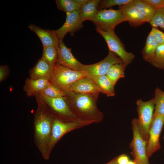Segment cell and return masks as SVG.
Listing matches in <instances>:
<instances>
[{
	"label": "cell",
	"instance_id": "cell-13",
	"mask_svg": "<svg viewBox=\"0 0 164 164\" xmlns=\"http://www.w3.org/2000/svg\"><path fill=\"white\" fill-rule=\"evenodd\" d=\"M79 10L66 13V21L62 26L56 30L59 40L63 39L68 32L73 36L74 33L83 27V22L79 16Z\"/></svg>",
	"mask_w": 164,
	"mask_h": 164
},
{
	"label": "cell",
	"instance_id": "cell-9",
	"mask_svg": "<svg viewBox=\"0 0 164 164\" xmlns=\"http://www.w3.org/2000/svg\"><path fill=\"white\" fill-rule=\"evenodd\" d=\"M133 138L130 144L131 154L137 164H149L146 152L147 142L142 137L138 129L137 118L132 121Z\"/></svg>",
	"mask_w": 164,
	"mask_h": 164
},
{
	"label": "cell",
	"instance_id": "cell-11",
	"mask_svg": "<svg viewBox=\"0 0 164 164\" xmlns=\"http://www.w3.org/2000/svg\"><path fill=\"white\" fill-rule=\"evenodd\" d=\"M164 125V115L153 117L149 129L146 148L148 158L160 149L159 138Z\"/></svg>",
	"mask_w": 164,
	"mask_h": 164
},
{
	"label": "cell",
	"instance_id": "cell-33",
	"mask_svg": "<svg viewBox=\"0 0 164 164\" xmlns=\"http://www.w3.org/2000/svg\"><path fill=\"white\" fill-rule=\"evenodd\" d=\"M9 73L8 67L6 65H0V82L4 80L7 77Z\"/></svg>",
	"mask_w": 164,
	"mask_h": 164
},
{
	"label": "cell",
	"instance_id": "cell-36",
	"mask_svg": "<svg viewBox=\"0 0 164 164\" xmlns=\"http://www.w3.org/2000/svg\"><path fill=\"white\" fill-rule=\"evenodd\" d=\"M127 164H137L136 162L134 161H132L129 160L128 163Z\"/></svg>",
	"mask_w": 164,
	"mask_h": 164
},
{
	"label": "cell",
	"instance_id": "cell-14",
	"mask_svg": "<svg viewBox=\"0 0 164 164\" xmlns=\"http://www.w3.org/2000/svg\"><path fill=\"white\" fill-rule=\"evenodd\" d=\"M69 91L97 97L100 93L97 85L87 76L84 77L77 80L71 86Z\"/></svg>",
	"mask_w": 164,
	"mask_h": 164
},
{
	"label": "cell",
	"instance_id": "cell-22",
	"mask_svg": "<svg viewBox=\"0 0 164 164\" xmlns=\"http://www.w3.org/2000/svg\"><path fill=\"white\" fill-rule=\"evenodd\" d=\"M88 0H56L57 8L66 13L79 11Z\"/></svg>",
	"mask_w": 164,
	"mask_h": 164
},
{
	"label": "cell",
	"instance_id": "cell-15",
	"mask_svg": "<svg viewBox=\"0 0 164 164\" xmlns=\"http://www.w3.org/2000/svg\"><path fill=\"white\" fill-rule=\"evenodd\" d=\"M133 1L118 6V8L124 16L126 21H128L131 26L137 27L147 22V21L144 16L137 9Z\"/></svg>",
	"mask_w": 164,
	"mask_h": 164
},
{
	"label": "cell",
	"instance_id": "cell-28",
	"mask_svg": "<svg viewBox=\"0 0 164 164\" xmlns=\"http://www.w3.org/2000/svg\"><path fill=\"white\" fill-rule=\"evenodd\" d=\"M151 64L158 68L164 70V44L158 46Z\"/></svg>",
	"mask_w": 164,
	"mask_h": 164
},
{
	"label": "cell",
	"instance_id": "cell-21",
	"mask_svg": "<svg viewBox=\"0 0 164 164\" xmlns=\"http://www.w3.org/2000/svg\"><path fill=\"white\" fill-rule=\"evenodd\" d=\"M90 78L97 85L100 93L106 95L108 97H112L115 95V85L111 82L106 75Z\"/></svg>",
	"mask_w": 164,
	"mask_h": 164
},
{
	"label": "cell",
	"instance_id": "cell-29",
	"mask_svg": "<svg viewBox=\"0 0 164 164\" xmlns=\"http://www.w3.org/2000/svg\"><path fill=\"white\" fill-rule=\"evenodd\" d=\"M149 23L152 28L159 27L164 31V7L156 9L154 16Z\"/></svg>",
	"mask_w": 164,
	"mask_h": 164
},
{
	"label": "cell",
	"instance_id": "cell-37",
	"mask_svg": "<svg viewBox=\"0 0 164 164\" xmlns=\"http://www.w3.org/2000/svg\"><path fill=\"white\" fill-rule=\"evenodd\" d=\"M163 139H164V137H163Z\"/></svg>",
	"mask_w": 164,
	"mask_h": 164
},
{
	"label": "cell",
	"instance_id": "cell-2",
	"mask_svg": "<svg viewBox=\"0 0 164 164\" xmlns=\"http://www.w3.org/2000/svg\"><path fill=\"white\" fill-rule=\"evenodd\" d=\"M65 100L77 117L95 120L101 118L102 113L96 104L98 97L89 95L67 92Z\"/></svg>",
	"mask_w": 164,
	"mask_h": 164
},
{
	"label": "cell",
	"instance_id": "cell-27",
	"mask_svg": "<svg viewBox=\"0 0 164 164\" xmlns=\"http://www.w3.org/2000/svg\"><path fill=\"white\" fill-rule=\"evenodd\" d=\"M39 93L51 97L63 98L66 92L50 83Z\"/></svg>",
	"mask_w": 164,
	"mask_h": 164
},
{
	"label": "cell",
	"instance_id": "cell-23",
	"mask_svg": "<svg viewBox=\"0 0 164 164\" xmlns=\"http://www.w3.org/2000/svg\"><path fill=\"white\" fill-rule=\"evenodd\" d=\"M126 67L124 63L114 64L109 68L106 75L115 85L118 80L124 77V71Z\"/></svg>",
	"mask_w": 164,
	"mask_h": 164
},
{
	"label": "cell",
	"instance_id": "cell-3",
	"mask_svg": "<svg viewBox=\"0 0 164 164\" xmlns=\"http://www.w3.org/2000/svg\"><path fill=\"white\" fill-rule=\"evenodd\" d=\"M87 74L85 71L74 70L56 63L54 65L50 83L65 92H68L72 85Z\"/></svg>",
	"mask_w": 164,
	"mask_h": 164
},
{
	"label": "cell",
	"instance_id": "cell-35",
	"mask_svg": "<svg viewBox=\"0 0 164 164\" xmlns=\"http://www.w3.org/2000/svg\"><path fill=\"white\" fill-rule=\"evenodd\" d=\"M117 158H115L106 164H117Z\"/></svg>",
	"mask_w": 164,
	"mask_h": 164
},
{
	"label": "cell",
	"instance_id": "cell-20",
	"mask_svg": "<svg viewBox=\"0 0 164 164\" xmlns=\"http://www.w3.org/2000/svg\"><path fill=\"white\" fill-rule=\"evenodd\" d=\"M159 45L150 32L142 51L143 58L146 61L151 64L154 57L156 49Z\"/></svg>",
	"mask_w": 164,
	"mask_h": 164
},
{
	"label": "cell",
	"instance_id": "cell-12",
	"mask_svg": "<svg viewBox=\"0 0 164 164\" xmlns=\"http://www.w3.org/2000/svg\"><path fill=\"white\" fill-rule=\"evenodd\" d=\"M71 50V49L65 46L63 40H60L57 48V63L61 65L74 70L84 71V64L76 59L73 55Z\"/></svg>",
	"mask_w": 164,
	"mask_h": 164
},
{
	"label": "cell",
	"instance_id": "cell-10",
	"mask_svg": "<svg viewBox=\"0 0 164 164\" xmlns=\"http://www.w3.org/2000/svg\"><path fill=\"white\" fill-rule=\"evenodd\" d=\"M120 63H123L121 59L109 51L107 56L100 61L92 64H84V71L87 73V76L90 78L105 75L111 66Z\"/></svg>",
	"mask_w": 164,
	"mask_h": 164
},
{
	"label": "cell",
	"instance_id": "cell-16",
	"mask_svg": "<svg viewBox=\"0 0 164 164\" xmlns=\"http://www.w3.org/2000/svg\"><path fill=\"white\" fill-rule=\"evenodd\" d=\"M28 27L39 37L43 48L49 46H53L57 48H58L60 40L56 30L43 29L33 24H30Z\"/></svg>",
	"mask_w": 164,
	"mask_h": 164
},
{
	"label": "cell",
	"instance_id": "cell-31",
	"mask_svg": "<svg viewBox=\"0 0 164 164\" xmlns=\"http://www.w3.org/2000/svg\"><path fill=\"white\" fill-rule=\"evenodd\" d=\"M150 32L159 45L164 44V32L155 28H152Z\"/></svg>",
	"mask_w": 164,
	"mask_h": 164
},
{
	"label": "cell",
	"instance_id": "cell-34",
	"mask_svg": "<svg viewBox=\"0 0 164 164\" xmlns=\"http://www.w3.org/2000/svg\"><path fill=\"white\" fill-rule=\"evenodd\" d=\"M129 161L128 156L125 154H122L117 157V164H127Z\"/></svg>",
	"mask_w": 164,
	"mask_h": 164
},
{
	"label": "cell",
	"instance_id": "cell-5",
	"mask_svg": "<svg viewBox=\"0 0 164 164\" xmlns=\"http://www.w3.org/2000/svg\"><path fill=\"white\" fill-rule=\"evenodd\" d=\"M138 115L137 124L139 132L142 137L147 142L149 128L153 117L155 109L154 98L144 101L142 99L136 102Z\"/></svg>",
	"mask_w": 164,
	"mask_h": 164
},
{
	"label": "cell",
	"instance_id": "cell-25",
	"mask_svg": "<svg viewBox=\"0 0 164 164\" xmlns=\"http://www.w3.org/2000/svg\"><path fill=\"white\" fill-rule=\"evenodd\" d=\"M154 94L155 110L153 117L164 115V92L157 87Z\"/></svg>",
	"mask_w": 164,
	"mask_h": 164
},
{
	"label": "cell",
	"instance_id": "cell-8",
	"mask_svg": "<svg viewBox=\"0 0 164 164\" xmlns=\"http://www.w3.org/2000/svg\"><path fill=\"white\" fill-rule=\"evenodd\" d=\"M82 121H65L53 117L52 130L45 160L50 158L51 152L55 144L65 134L79 126Z\"/></svg>",
	"mask_w": 164,
	"mask_h": 164
},
{
	"label": "cell",
	"instance_id": "cell-17",
	"mask_svg": "<svg viewBox=\"0 0 164 164\" xmlns=\"http://www.w3.org/2000/svg\"><path fill=\"white\" fill-rule=\"evenodd\" d=\"M54 66L43 58L39 59L35 66L29 71L30 78L32 79H44L50 80L52 76Z\"/></svg>",
	"mask_w": 164,
	"mask_h": 164
},
{
	"label": "cell",
	"instance_id": "cell-18",
	"mask_svg": "<svg viewBox=\"0 0 164 164\" xmlns=\"http://www.w3.org/2000/svg\"><path fill=\"white\" fill-rule=\"evenodd\" d=\"M49 80H34L27 77L26 79L23 89L28 97L35 96L46 86L50 84Z\"/></svg>",
	"mask_w": 164,
	"mask_h": 164
},
{
	"label": "cell",
	"instance_id": "cell-6",
	"mask_svg": "<svg viewBox=\"0 0 164 164\" xmlns=\"http://www.w3.org/2000/svg\"><path fill=\"white\" fill-rule=\"evenodd\" d=\"M95 29L96 32L104 39L109 51L120 57L127 66L132 63L135 58V55L132 53L126 50L124 44L115 34L114 30L105 31L97 26H96Z\"/></svg>",
	"mask_w": 164,
	"mask_h": 164
},
{
	"label": "cell",
	"instance_id": "cell-7",
	"mask_svg": "<svg viewBox=\"0 0 164 164\" xmlns=\"http://www.w3.org/2000/svg\"><path fill=\"white\" fill-rule=\"evenodd\" d=\"M91 21L96 26L105 31H109L114 30L116 26L126 20L119 9L115 10L110 9L98 11Z\"/></svg>",
	"mask_w": 164,
	"mask_h": 164
},
{
	"label": "cell",
	"instance_id": "cell-24",
	"mask_svg": "<svg viewBox=\"0 0 164 164\" xmlns=\"http://www.w3.org/2000/svg\"><path fill=\"white\" fill-rule=\"evenodd\" d=\"M133 3L138 11L149 22L154 16L156 9L143 0H134Z\"/></svg>",
	"mask_w": 164,
	"mask_h": 164
},
{
	"label": "cell",
	"instance_id": "cell-26",
	"mask_svg": "<svg viewBox=\"0 0 164 164\" xmlns=\"http://www.w3.org/2000/svg\"><path fill=\"white\" fill-rule=\"evenodd\" d=\"M42 57L50 65L54 66L57 62V48L53 46L43 48Z\"/></svg>",
	"mask_w": 164,
	"mask_h": 164
},
{
	"label": "cell",
	"instance_id": "cell-1",
	"mask_svg": "<svg viewBox=\"0 0 164 164\" xmlns=\"http://www.w3.org/2000/svg\"><path fill=\"white\" fill-rule=\"evenodd\" d=\"M38 106L33 120L35 144L45 159L51 135L53 117L44 102L37 96Z\"/></svg>",
	"mask_w": 164,
	"mask_h": 164
},
{
	"label": "cell",
	"instance_id": "cell-19",
	"mask_svg": "<svg viewBox=\"0 0 164 164\" xmlns=\"http://www.w3.org/2000/svg\"><path fill=\"white\" fill-rule=\"evenodd\" d=\"M100 0H88L79 10V16L83 22L86 20L91 21L95 16L98 11V5Z\"/></svg>",
	"mask_w": 164,
	"mask_h": 164
},
{
	"label": "cell",
	"instance_id": "cell-30",
	"mask_svg": "<svg viewBox=\"0 0 164 164\" xmlns=\"http://www.w3.org/2000/svg\"><path fill=\"white\" fill-rule=\"evenodd\" d=\"M133 0H101L97 7L98 11L115 5L118 6L132 2Z\"/></svg>",
	"mask_w": 164,
	"mask_h": 164
},
{
	"label": "cell",
	"instance_id": "cell-32",
	"mask_svg": "<svg viewBox=\"0 0 164 164\" xmlns=\"http://www.w3.org/2000/svg\"><path fill=\"white\" fill-rule=\"evenodd\" d=\"M156 9L164 7V0H143Z\"/></svg>",
	"mask_w": 164,
	"mask_h": 164
},
{
	"label": "cell",
	"instance_id": "cell-4",
	"mask_svg": "<svg viewBox=\"0 0 164 164\" xmlns=\"http://www.w3.org/2000/svg\"><path fill=\"white\" fill-rule=\"evenodd\" d=\"M45 104L53 116L65 121H78L77 117L63 98H53L38 93L36 94Z\"/></svg>",
	"mask_w": 164,
	"mask_h": 164
}]
</instances>
